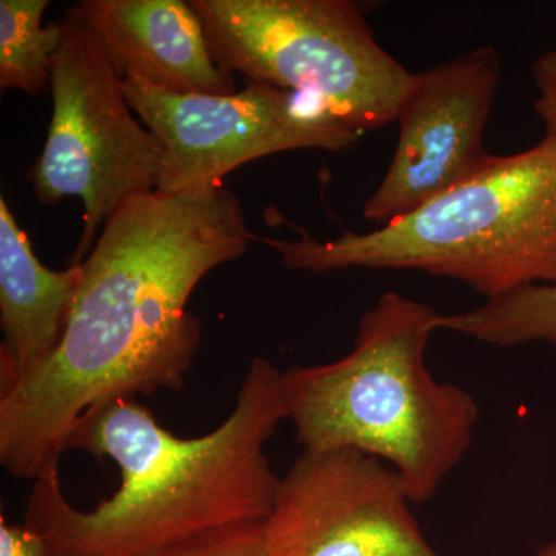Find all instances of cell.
Returning <instances> with one entry per match:
<instances>
[{
	"mask_svg": "<svg viewBox=\"0 0 556 556\" xmlns=\"http://www.w3.org/2000/svg\"><path fill=\"white\" fill-rule=\"evenodd\" d=\"M252 240L239 199L222 185L126 201L80 263L56 351L0 393L2 467L33 482L60 479L68 434L87 412L181 390L201 340L189 298Z\"/></svg>",
	"mask_w": 556,
	"mask_h": 556,
	"instance_id": "cell-1",
	"label": "cell"
},
{
	"mask_svg": "<svg viewBox=\"0 0 556 556\" xmlns=\"http://www.w3.org/2000/svg\"><path fill=\"white\" fill-rule=\"evenodd\" d=\"M285 419L281 372L260 357L233 412L206 437H174L135 399L109 402L80 417L65 450L115 460L118 492L80 511L65 500L60 479L35 482L25 526L49 556H144L214 530L265 522L280 484L265 447Z\"/></svg>",
	"mask_w": 556,
	"mask_h": 556,
	"instance_id": "cell-2",
	"label": "cell"
},
{
	"mask_svg": "<svg viewBox=\"0 0 556 556\" xmlns=\"http://www.w3.org/2000/svg\"><path fill=\"white\" fill-rule=\"evenodd\" d=\"M439 316L388 291L362 316L345 357L281 372L287 419L303 452L378 457L397 471L413 504L430 503L466 457L479 419L477 399L427 367Z\"/></svg>",
	"mask_w": 556,
	"mask_h": 556,
	"instance_id": "cell-3",
	"label": "cell"
},
{
	"mask_svg": "<svg viewBox=\"0 0 556 556\" xmlns=\"http://www.w3.org/2000/svg\"><path fill=\"white\" fill-rule=\"evenodd\" d=\"M285 268L420 270L460 281L489 300L556 285V138L492 156L463 185L405 217L339 239H265Z\"/></svg>",
	"mask_w": 556,
	"mask_h": 556,
	"instance_id": "cell-4",
	"label": "cell"
},
{
	"mask_svg": "<svg viewBox=\"0 0 556 556\" xmlns=\"http://www.w3.org/2000/svg\"><path fill=\"white\" fill-rule=\"evenodd\" d=\"M219 67L313 98L357 131L397 119L416 83L348 0H190Z\"/></svg>",
	"mask_w": 556,
	"mask_h": 556,
	"instance_id": "cell-5",
	"label": "cell"
},
{
	"mask_svg": "<svg viewBox=\"0 0 556 556\" xmlns=\"http://www.w3.org/2000/svg\"><path fill=\"white\" fill-rule=\"evenodd\" d=\"M61 27L49 134L28 181L42 204L83 200L84 230L72 258L79 265L97 243L98 229L126 201L159 192L167 152L135 118L123 79L75 9L65 11Z\"/></svg>",
	"mask_w": 556,
	"mask_h": 556,
	"instance_id": "cell-6",
	"label": "cell"
},
{
	"mask_svg": "<svg viewBox=\"0 0 556 556\" xmlns=\"http://www.w3.org/2000/svg\"><path fill=\"white\" fill-rule=\"evenodd\" d=\"M123 90L166 149L163 193L222 185L229 172L274 153L339 152L361 138V131L313 98L254 80L232 94H172L126 79Z\"/></svg>",
	"mask_w": 556,
	"mask_h": 556,
	"instance_id": "cell-7",
	"label": "cell"
},
{
	"mask_svg": "<svg viewBox=\"0 0 556 556\" xmlns=\"http://www.w3.org/2000/svg\"><path fill=\"white\" fill-rule=\"evenodd\" d=\"M394 468L354 448L303 452L266 519L273 556H441Z\"/></svg>",
	"mask_w": 556,
	"mask_h": 556,
	"instance_id": "cell-8",
	"label": "cell"
},
{
	"mask_svg": "<svg viewBox=\"0 0 556 556\" xmlns=\"http://www.w3.org/2000/svg\"><path fill=\"white\" fill-rule=\"evenodd\" d=\"M501 76L492 46L416 73L399 110L396 150L365 203V219L382 228L484 169L493 156L484 148V131Z\"/></svg>",
	"mask_w": 556,
	"mask_h": 556,
	"instance_id": "cell-9",
	"label": "cell"
},
{
	"mask_svg": "<svg viewBox=\"0 0 556 556\" xmlns=\"http://www.w3.org/2000/svg\"><path fill=\"white\" fill-rule=\"evenodd\" d=\"M121 79L172 94H232L199 14L181 0H84L75 7Z\"/></svg>",
	"mask_w": 556,
	"mask_h": 556,
	"instance_id": "cell-10",
	"label": "cell"
},
{
	"mask_svg": "<svg viewBox=\"0 0 556 556\" xmlns=\"http://www.w3.org/2000/svg\"><path fill=\"white\" fill-rule=\"evenodd\" d=\"M83 266H43L9 203L0 199V393L42 367L60 345Z\"/></svg>",
	"mask_w": 556,
	"mask_h": 556,
	"instance_id": "cell-11",
	"label": "cell"
},
{
	"mask_svg": "<svg viewBox=\"0 0 556 556\" xmlns=\"http://www.w3.org/2000/svg\"><path fill=\"white\" fill-rule=\"evenodd\" d=\"M438 329L500 348L533 342L556 346V285H530L477 309L439 316Z\"/></svg>",
	"mask_w": 556,
	"mask_h": 556,
	"instance_id": "cell-12",
	"label": "cell"
},
{
	"mask_svg": "<svg viewBox=\"0 0 556 556\" xmlns=\"http://www.w3.org/2000/svg\"><path fill=\"white\" fill-rule=\"evenodd\" d=\"M49 0H0V87L39 94L51 86L61 22L42 25Z\"/></svg>",
	"mask_w": 556,
	"mask_h": 556,
	"instance_id": "cell-13",
	"label": "cell"
},
{
	"mask_svg": "<svg viewBox=\"0 0 556 556\" xmlns=\"http://www.w3.org/2000/svg\"><path fill=\"white\" fill-rule=\"evenodd\" d=\"M265 522L214 530L144 556H273Z\"/></svg>",
	"mask_w": 556,
	"mask_h": 556,
	"instance_id": "cell-14",
	"label": "cell"
},
{
	"mask_svg": "<svg viewBox=\"0 0 556 556\" xmlns=\"http://www.w3.org/2000/svg\"><path fill=\"white\" fill-rule=\"evenodd\" d=\"M533 80L536 87V100L533 108L547 137L556 138V50L540 54L532 65Z\"/></svg>",
	"mask_w": 556,
	"mask_h": 556,
	"instance_id": "cell-15",
	"label": "cell"
},
{
	"mask_svg": "<svg viewBox=\"0 0 556 556\" xmlns=\"http://www.w3.org/2000/svg\"><path fill=\"white\" fill-rule=\"evenodd\" d=\"M0 556H49L38 533L27 526H13L0 519Z\"/></svg>",
	"mask_w": 556,
	"mask_h": 556,
	"instance_id": "cell-16",
	"label": "cell"
},
{
	"mask_svg": "<svg viewBox=\"0 0 556 556\" xmlns=\"http://www.w3.org/2000/svg\"><path fill=\"white\" fill-rule=\"evenodd\" d=\"M536 556H556V540L548 543L543 551L538 552Z\"/></svg>",
	"mask_w": 556,
	"mask_h": 556,
	"instance_id": "cell-17",
	"label": "cell"
}]
</instances>
